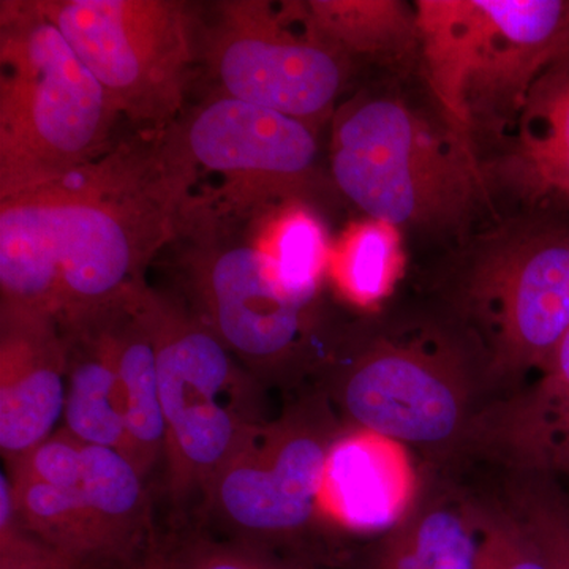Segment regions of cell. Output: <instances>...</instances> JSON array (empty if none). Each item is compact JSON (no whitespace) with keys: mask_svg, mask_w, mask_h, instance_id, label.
Wrapping results in <instances>:
<instances>
[{"mask_svg":"<svg viewBox=\"0 0 569 569\" xmlns=\"http://www.w3.org/2000/svg\"><path fill=\"white\" fill-rule=\"evenodd\" d=\"M197 179L174 122L137 129L99 159L47 183L61 266L59 320L148 290L146 271L181 231Z\"/></svg>","mask_w":569,"mask_h":569,"instance_id":"1","label":"cell"},{"mask_svg":"<svg viewBox=\"0 0 569 569\" xmlns=\"http://www.w3.org/2000/svg\"><path fill=\"white\" fill-rule=\"evenodd\" d=\"M121 118L39 0H2L0 198L99 159Z\"/></svg>","mask_w":569,"mask_h":569,"instance_id":"2","label":"cell"},{"mask_svg":"<svg viewBox=\"0 0 569 569\" xmlns=\"http://www.w3.org/2000/svg\"><path fill=\"white\" fill-rule=\"evenodd\" d=\"M419 50L445 122L473 144L518 119L542 73L567 54L563 0H418Z\"/></svg>","mask_w":569,"mask_h":569,"instance_id":"3","label":"cell"},{"mask_svg":"<svg viewBox=\"0 0 569 569\" xmlns=\"http://www.w3.org/2000/svg\"><path fill=\"white\" fill-rule=\"evenodd\" d=\"M475 146L392 97L356 100L336 116L331 176L366 213L400 228L463 227L488 179Z\"/></svg>","mask_w":569,"mask_h":569,"instance_id":"4","label":"cell"},{"mask_svg":"<svg viewBox=\"0 0 569 569\" xmlns=\"http://www.w3.org/2000/svg\"><path fill=\"white\" fill-rule=\"evenodd\" d=\"M164 421V490L183 518L200 515L213 479L254 427L269 421L263 381L190 312L149 288Z\"/></svg>","mask_w":569,"mask_h":569,"instance_id":"5","label":"cell"},{"mask_svg":"<svg viewBox=\"0 0 569 569\" xmlns=\"http://www.w3.org/2000/svg\"><path fill=\"white\" fill-rule=\"evenodd\" d=\"M168 247L174 295L250 373L268 385L301 367L309 307L277 284L250 222L197 197Z\"/></svg>","mask_w":569,"mask_h":569,"instance_id":"6","label":"cell"},{"mask_svg":"<svg viewBox=\"0 0 569 569\" xmlns=\"http://www.w3.org/2000/svg\"><path fill=\"white\" fill-rule=\"evenodd\" d=\"M116 110L137 129L183 114L200 62L201 9L179 0H39Z\"/></svg>","mask_w":569,"mask_h":569,"instance_id":"7","label":"cell"},{"mask_svg":"<svg viewBox=\"0 0 569 569\" xmlns=\"http://www.w3.org/2000/svg\"><path fill=\"white\" fill-rule=\"evenodd\" d=\"M339 438L323 399L254 427L213 479L200 516L230 539L276 550L316 520Z\"/></svg>","mask_w":569,"mask_h":569,"instance_id":"8","label":"cell"},{"mask_svg":"<svg viewBox=\"0 0 569 569\" xmlns=\"http://www.w3.org/2000/svg\"><path fill=\"white\" fill-rule=\"evenodd\" d=\"M200 62L216 93L316 126L346 80V59L295 32L266 0H223L201 11Z\"/></svg>","mask_w":569,"mask_h":569,"instance_id":"9","label":"cell"},{"mask_svg":"<svg viewBox=\"0 0 569 569\" xmlns=\"http://www.w3.org/2000/svg\"><path fill=\"white\" fill-rule=\"evenodd\" d=\"M198 170L220 176L211 200L252 220L277 206L302 201L317 182L318 141L309 123L213 93L178 121Z\"/></svg>","mask_w":569,"mask_h":569,"instance_id":"10","label":"cell"},{"mask_svg":"<svg viewBox=\"0 0 569 569\" xmlns=\"http://www.w3.org/2000/svg\"><path fill=\"white\" fill-rule=\"evenodd\" d=\"M498 369L545 372L569 329V230L505 236L479 257L468 282Z\"/></svg>","mask_w":569,"mask_h":569,"instance_id":"11","label":"cell"},{"mask_svg":"<svg viewBox=\"0 0 569 569\" xmlns=\"http://www.w3.org/2000/svg\"><path fill=\"white\" fill-rule=\"evenodd\" d=\"M463 387L443 356L391 343L365 351L335 380L337 402L359 430L421 447L458 436L467 417Z\"/></svg>","mask_w":569,"mask_h":569,"instance_id":"12","label":"cell"},{"mask_svg":"<svg viewBox=\"0 0 569 569\" xmlns=\"http://www.w3.org/2000/svg\"><path fill=\"white\" fill-rule=\"evenodd\" d=\"M66 396L59 318L0 302V451L7 466L59 429Z\"/></svg>","mask_w":569,"mask_h":569,"instance_id":"13","label":"cell"},{"mask_svg":"<svg viewBox=\"0 0 569 569\" xmlns=\"http://www.w3.org/2000/svg\"><path fill=\"white\" fill-rule=\"evenodd\" d=\"M486 179L523 203L569 209V56L535 82Z\"/></svg>","mask_w":569,"mask_h":569,"instance_id":"14","label":"cell"},{"mask_svg":"<svg viewBox=\"0 0 569 569\" xmlns=\"http://www.w3.org/2000/svg\"><path fill=\"white\" fill-rule=\"evenodd\" d=\"M397 441L359 430L340 437L326 466L321 498L350 529L395 530L413 497V475Z\"/></svg>","mask_w":569,"mask_h":569,"instance_id":"15","label":"cell"},{"mask_svg":"<svg viewBox=\"0 0 569 569\" xmlns=\"http://www.w3.org/2000/svg\"><path fill=\"white\" fill-rule=\"evenodd\" d=\"M67 348L63 429L86 445L129 456L126 397L102 310L59 320Z\"/></svg>","mask_w":569,"mask_h":569,"instance_id":"16","label":"cell"},{"mask_svg":"<svg viewBox=\"0 0 569 569\" xmlns=\"http://www.w3.org/2000/svg\"><path fill=\"white\" fill-rule=\"evenodd\" d=\"M149 288L102 310L126 397L127 459L146 481L164 462V421L159 361L148 310Z\"/></svg>","mask_w":569,"mask_h":569,"instance_id":"17","label":"cell"},{"mask_svg":"<svg viewBox=\"0 0 569 569\" xmlns=\"http://www.w3.org/2000/svg\"><path fill=\"white\" fill-rule=\"evenodd\" d=\"M0 302L61 316V266L48 186L0 198Z\"/></svg>","mask_w":569,"mask_h":569,"instance_id":"18","label":"cell"},{"mask_svg":"<svg viewBox=\"0 0 569 569\" xmlns=\"http://www.w3.org/2000/svg\"><path fill=\"white\" fill-rule=\"evenodd\" d=\"M119 569H153L159 545L148 481L122 452L84 443L80 486Z\"/></svg>","mask_w":569,"mask_h":569,"instance_id":"19","label":"cell"},{"mask_svg":"<svg viewBox=\"0 0 569 569\" xmlns=\"http://www.w3.org/2000/svg\"><path fill=\"white\" fill-rule=\"evenodd\" d=\"M288 3L291 18L342 59L400 61L419 50L417 11L399 0H310Z\"/></svg>","mask_w":569,"mask_h":569,"instance_id":"20","label":"cell"},{"mask_svg":"<svg viewBox=\"0 0 569 569\" xmlns=\"http://www.w3.org/2000/svg\"><path fill=\"white\" fill-rule=\"evenodd\" d=\"M250 228L277 284L298 305H312L331 257L320 217L295 201L263 213Z\"/></svg>","mask_w":569,"mask_h":569,"instance_id":"21","label":"cell"},{"mask_svg":"<svg viewBox=\"0 0 569 569\" xmlns=\"http://www.w3.org/2000/svg\"><path fill=\"white\" fill-rule=\"evenodd\" d=\"M10 482L18 518L33 537L82 569H119L80 488L59 489L13 478Z\"/></svg>","mask_w":569,"mask_h":569,"instance_id":"22","label":"cell"},{"mask_svg":"<svg viewBox=\"0 0 569 569\" xmlns=\"http://www.w3.org/2000/svg\"><path fill=\"white\" fill-rule=\"evenodd\" d=\"M402 261L399 228L367 219L351 224L331 247L328 271L348 301L369 307L391 293Z\"/></svg>","mask_w":569,"mask_h":569,"instance_id":"23","label":"cell"},{"mask_svg":"<svg viewBox=\"0 0 569 569\" xmlns=\"http://www.w3.org/2000/svg\"><path fill=\"white\" fill-rule=\"evenodd\" d=\"M425 569H473L481 531L477 511L432 507L392 530Z\"/></svg>","mask_w":569,"mask_h":569,"instance_id":"24","label":"cell"},{"mask_svg":"<svg viewBox=\"0 0 569 569\" xmlns=\"http://www.w3.org/2000/svg\"><path fill=\"white\" fill-rule=\"evenodd\" d=\"M520 433L535 458L569 470V329L522 415Z\"/></svg>","mask_w":569,"mask_h":569,"instance_id":"25","label":"cell"},{"mask_svg":"<svg viewBox=\"0 0 569 569\" xmlns=\"http://www.w3.org/2000/svg\"><path fill=\"white\" fill-rule=\"evenodd\" d=\"M153 569H316L298 557H283L276 550L236 541L189 535L173 548L160 550Z\"/></svg>","mask_w":569,"mask_h":569,"instance_id":"26","label":"cell"},{"mask_svg":"<svg viewBox=\"0 0 569 569\" xmlns=\"http://www.w3.org/2000/svg\"><path fill=\"white\" fill-rule=\"evenodd\" d=\"M512 515L522 520L550 569H569V500L549 479L522 481L511 493Z\"/></svg>","mask_w":569,"mask_h":569,"instance_id":"27","label":"cell"},{"mask_svg":"<svg viewBox=\"0 0 569 569\" xmlns=\"http://www.w3.org/2000/svg\"><path fill=\"white\" fill-rule=\"evenodd\" d=\"M7 468V473L13 479L59 489H78L84 477V443L61 426L39 447Z\"/></svg>","mask_w":569,"mask_h":569,"instance_id":"28","label":"cell"},{"mask_svg":"<svg viewBox=\"0 0 569 569\" xmlns=\"http://www.w3.org/2000/svg\"><path fill=\"white\" fill-rule=\"evenodd\" d=\"M0 569H82L24 529L6 471L0 477Z\"/></svg>","mask_w":569,"mask_h":569,"instance_id":"29","label":"cell"},{"mask_svg":"<svg viewBox=\"0 0 569 569\" xmlns=\"http://www.w3.org/2000/svg\"><path fill=\"white\" fill-rule=\"evenodd\" d=\"M481 541L497 569H550L545 553L515 515L477 511Z\"/></svg>","mask_w":569,"mask_h":569,"instance_id":"30","label":"cell"},{"mask_svg":"<svg viewBox=\"0 0 569 569\" xmlns=\"http://www.w3.org/2000/svg\"><path fill=\"white\" fill-rule=\"evenodd\" d=\"M353 569H425L415 559L413 553L407 546L396 537L389 533L378 548L367 553L365 560L359 561Z\"/></svg>","mask_w":569,"mask_h":569,"instance_id":"31","label":"cell"},{"mask_svg":"<svg viewBox=\"0 0 569 569\" xmlns=\"http://www.w3.org/2000/svg\"><path fill=\"white\" fill-rule=\"evenodd\" d=\"M565 56H569V48H568V52H567V54H565Z\"/></svg>","mask_w":569,"mask_h":569,"instance_id":"32","label":"cell"}]
</instances>
